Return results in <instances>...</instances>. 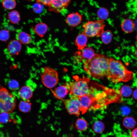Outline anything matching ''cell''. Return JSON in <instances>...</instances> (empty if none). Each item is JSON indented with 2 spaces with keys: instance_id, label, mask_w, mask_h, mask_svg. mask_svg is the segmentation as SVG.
<instances>
[{
  "instance_id": "obj_1",
  "label": "cell",
  "mask_w": 137,
  "mask_h": 137,
  "mask_svg": "<svg viewBox=\"0 0 137 137\" xmlns=\"http://www.w3.org/2000/svg\"><path fill=\"white\" fill-rule=\"evenodd\" d=\"M109 58L104 54L95 53L92 58L85 61L84 69L93 78H103L106 76L108 71Z\"/></svg>"
},
{
  "instance_id": "obj_2",
  "label": "cell",
  "mask_w": 137,
  "mask_h": 137,
  "mask_svg": "<svg viewBox=\"0 0 137 137\" xmlns=\"http://www.w3.org/2000/svg\"><path fill=\"white\" fill-rule=\"evenodd\" d=\"M109 66L106 76L112 82H127L133 79V72L128 70L121 61L110 57Z\"/></svg>"
},
{
  "instance_id": "obj_3",
  "label": "cell",
  "mask_w": 137,
  "mask_h": 137,
  "mask_svg": "<svg viewBox=\"0 0 137 137\" xmlns=\"http://www.w3.org/2000/svg\"><path fill=\"white\" fill-rule=\"evenodd\" d=\"M16 104L14 95L0 84V113H11L15 109Z\"/></svg>"
},
{
  "instance_id": "obj_4",
  "label": "cell",
  "mask_w": 137,
  "mask_h": 137,
  "mask_svg": "<svg viewBox=\"0 0 137 137\" xmlns=\"http://www.w3.org/2000/svg\"><path fill=\"white\" fill-rule=\"evenodd\" d=\"M89 79L88 77H83L76 81L70 82V94L78 97L90 94L89 87Z\"/></svg>"
},
{
  "instance_id": "obj_5",
  "label": "cell",
  "mask_w": 137,
  "mask_h": 137,
  "mask_svg": "<svg viewBox=\"0 0 137 137\" xmlns=\"http://www.w3.org/2000/svg\"><path fill=\"white\" fill-rule=\"evenodd\" d=\"M105 26L103 20L88 21L82 25L83 32L88 37H100Z\"/></svg>"
},
{
  "instance_id": "obj_6",
  "label": "cell",
  "mask_w": 137,
  "mask_h": 137,
  "mask_svg": "<svg viewBox=\"0 0 137 137\" xmlns=\"http://www.w3.org/2000/svg\"><path fill=\"white\" fill-rule=\"evenodd\" d=\"M41 80L43 84L49 88L55 86L59 81L58 74L54 68L45 66L41 74Z\"/></svg>"
},
{
  "instance_id": "obj_7",
  "label": "cell",
  "mask_w": 137,
  "mask_h": 137,
  "mask_svg": "<svg viewBox=\"0 0 137 137\" xmlns=\"http://www.w3.org/2000/svg\"><path fill=\"white\" fill-rule=\"evenodd\" d=\"M63 103L68 112L71 114L78 116L82 112V106L79 97L72 95L70 99L60 100Z\"/></svg>"
},
{
  "instance_id": "obj_8",
  "label": "cell",
  "mask_w": 137,
  "mask_h": 137,
  "mask_svg": "<svg viewBox=\"0 0 137 137\" xmlns=\"http://www.w3.org/2000/svg\"><path fill=\"white\" fill-rule=\"evenodd\" d=\"M95 54L92 48L87 47L81 50L76 52L74 54V58L76 62H81L92 58Z\"/></svg>"
},
{
  "instance_id": "obj_9",
  "label": "cell",
  "mask_w": 137,
  "mask_h": 137,
  "mask_svg": "<svg viewBox=\"0 0 137 137\" xmlns=\"http://www.w3.org/2000/svg\"><path fill=\"white\" fill-rule=\"evenodd\" d=\"M71 0H51L48 7L50 11L58 13L66 8Z\"/></svg>"
},
{
  "instance_id": "obj_10",
  "label": "cell",
  "mask_w": 137,
  "mask_h": 137,
  "mask_svg": "<svg viewBox=\"0 0 137 137\" xmlns=\"http://www.w3.org/2000/svg\"><path fill=\"white\" fill-rule=\"evenodd\" d=\"M82 15L79 12L70 13L67 16L66 22L70 27H74L78 26L81 22Z\"/></svg>"
},
{
  "instance_id": "obj_11",
  "label": "cell",
  "mask_w": 137,
  "mask_h": 137,
  "mask_svg": "<svg viewBox=\"0 0 137 137\" xmlns=\"http://www.w3.org/2000/svg\"><path fill=\"white\" fill-rule=\"evenodd\" d=\"M51 90L54 96L56 98L60 100L63 99L70 91L69 83H66L64 85L56 88L54 91Z\"/></svg>"
},
{
  "instance_id": "obj_12",
  "label": "cell",
  "mask_w": 137,
  "mask_h": 137,
  "mask_svg": "<svg viewBox=\"0 0 137 137\" xmlns=\"http://www.w3.org/2000/svg\"><path fill=\"white\" fill-rule=\"evenodd\" d=\"M7 50L11 55H17L21 49V43L17 40H12L9 43L7 46Z\"/></svg>"
},
{
  "instance_id": "obj_13",
  "label": "cell",
  "mask_w": 137,
  "mask_h": 137,
  "mask_svg": "<svg viewBox=\"0 0 137 137\" xmlns=\"http://www.w3.org/2000/svg\"><path fill=\"white\" fill-rule=\"evenodd\" d=\"M88 37L83 31L77 36L74 42L78 51L81 50L87 47Z\"/></svg>"
},
{
  "instance_id": "obj_14",
  "label": "cell",
  "mask_w": 137,
  "mask_h": 137,
  "mask_svg": "<svg viewBox=\"0 0 137 137\" xmlns=\"http://www.w3.org/2000/svg\"><path fill=\"white\" fill-rule=\"evenodd\" d=\"M121 26L123 31L127 33H130L132 32L135 28V24L134 22L131 19H126L122 22Z\"/></svg>"
},
{
  "instance_id": "obj_15",
  "label": "cell",
  "mask_w": 137,
  "mask_h": 137,
  "mask_svg": "<svg viewBox=\"0 0 137 137\" xmlns=\"http://www.w3.org/2000/svg\"><path fill=\"white\" fill-rule=\"evenodd\" d=\"M19 95L21 98L24 100H27L32 96L33 92L31 88L27 85L22 87L19 92Z\"/></svg>"
},
{
  "instance_id": "obj_16",
  "label": "cell",
  "mask_w": 137,
  "mask_h": 137,
  "mask_svg": "<svg viewBox=\"0 0 137 137\" xmlns=\"http://www.w3.org/2000/svg\"><path fill=\"white\" fill-rule=\"evenodd\" d=\"M16 38L21 44H27L31 41V38L29 34L23 31L17 33Z\"/></svg>"
},
{
  "instance_id": "obj_17",
  "label": "cell",
  "mask_w": 137,
  "mask_h": 137,
  "mask_svg": "<svg viewBox=\"0 0 137 137\" xmlns=\"http://www.w3.org/2000/svg\"><path fill=\"white\" fill-rule=\"evenodd\" d=\"M123 125L125 128L128 129L133 128L136 125L135 119L131 116H126L123 119Z\"/></svg>"
},
{
  "instance_id": "obj_18",
  "label": "cell",
  "mask_w": 137,
  "mask_h": 137,
  "mask_svg": "<svg viewBox=\"0 0 137 137\" xmlns=\"http://www.w3.org/2000/svg\"><path fill=\"white\" fill-rule=\"evenodd\" d=\"M9 22L13 24L18 23L20 20V16L19 12L14 10L10 11L8 15Z\"/></svg>"
},
{
  "instance_id": "obj_19",
  "label": "cell",
  "mask_w": 137,
  "mask_h": 137,
  "mask_svg": "<svg viewBox=\"0 0 137 137\" xmlns=\"http://www.w3.org/2000/svg\"><path fill=\"white\" fill-rule=\"evenodd\" d=\"M47 26L45 24L41 23L37 24L35 28V32L38 36L42 37L46 32Z\"/></svg>"
},
{
  "instance_id": "obj_20",
  "label": "cell",
  "mask_w": 137,
  "mask_h": 137,
  "mask_svg": "<svg viewBox=\"0 0 137 137\" xmlns=\"http://www.w3.org/2000/svg\"><path fill=\"white\" fill-rule=\"evenodd\" d=\"M118 90L121 96L125 97L130 96L133 92L131 88L128 85L122 86Z\"/></svg>"
},
{
  "instance_id": "obj_21",
  "label": "cell",
  "mask_w": 137,
  "mask_h": 137,
  "mask_svg": "<svg viewBox=\"0 0 137 137\" xmlns=\"http://www.w3.org/2000/svg\"><path fill=\"white\" fill-rule=\"evenodd\" d=\"M101 37L103 43L107 44L111 41L113 37V34L111 31L108 30L104 31Z\"/></svg>"
},
{
  "instance_id": "obj_22",
  "label": "cell",
  "mask_w": 137,
  "mask_h": 137,
  "mask_svg": "<svg viewBox=\"0 0 137 137\" xmlns=\"http://www.w3.org/2000/svg\"><path fill=\"white\" fill-rule=\"evenodd\" d=\"M31 104L27 100L21 101L19 105L20 111L24 113L29 112L31 109Z\"/></svg>"
},
{
  "instance_id": "obj_23",
  "label": "cell",
  "mask_w": 137,
  "mask_h": 137,
  "mask_svg": "<svg viewBox=\"0 0 137 137\" xmlns=\"http://www.w3.org/2000/svg\"><path fill=\"white\" fill-rule=\"evenodd\" d=\"M2 6L5 9L10 10L14 8L16 5L15 0H3Z\"/></svg>"
},
{
  "instance_id": "obj_24",
  "label": "cell",
  "mask_w": 137,
  "mask_h": 137,
  "mask_svg": "<svg viewBox=\"0 0 137 137\" xmlns=\"http://www.w3.org/2000/svg\"><path fill=\"white\" fill-rule=\"evenodd\" d=\"M76 125L78 129L81 131L85 130L87 127L86 122L82 118H79L77 119L76 122Z\"/></svg>"
},
{
  "instance_id": "obj_25",
  "label": "cell",
  "mask_w": 137,
  "mask_h": 137,
  "mask_svg": "<svg viewBox=\"0 0 137 137\" xmlns=\"http://www.w3.org/2000/svg\"><path fill=\"white\" fill-rule=\"evenodd\" d=\"M97 15L99 20H104L106 19L109 15L108 10L105 8L99 9L97 12Z\"/></svg>"
},
{
  "instance_id": "obj_26",
  "label": "cell",
  "mask_w": 137,
  "mask_h": 137,
  "mask_svg": "<svg viewBox=\"0 0 137 137\" xmlns=\"http://www.w3.org/2000/svg\"><path fill=\"white\" fill-rule=\"evenodd\" d=\"M9 31L6 29H3L0 30V40L2 42H6L10 37Z\"/></svg>"
},
{
  "instance_id": "obj_27",
  "label": "cell",
  "mask_w": 137,
  "mask_h": 137,
  "mask_svg": "<svg viewBox=\"0 0 137 137\" xmlns=\"http://www.w3.org/2000/svg\"><path fill=\"white\" fill-rule=\"evenodd\" d=\"M8 85L9 88L12 91L17 90L19 87V84L18 82L14 79L10 80L8 82Z\"/></svg>"
},
{
  "instance_id": "obj_28",
  "label": "cell",
  "mask_w": 137,
  "mask_h": 137,
  "mask_svg": "<svg viewBox=\"0 0 137 137\" xmlns=\"http://www.w3.org/2000/svg\"><path fill=\"white\" fill-rule=\"evenodd\" d=\"M94 131L97 133L101 132L104 129V125L100 122L97 121L94 124L93 126Z\"/></svg>"
},
{
  "instance_id": "obj_29",
  "label": "cell",
  "mask_w": 137,
  "mask_h": 137,
  "mask_svg": "<svg viewBox=\"0 0 137 137\" xmlns=\"http://www.w3.org/2000/svg\"><path fill=\"white\" fill-rule=\"evenodd\" d=\"M33 9L34 11L36 13H40L42 12V6L40 3H37L33 5Z\"/></svg>"
},
{
  "instance_id": "obj_30",
  "label": "cell",
  "mask_w": 137,
  "mask_h": 137,
  "mask_svg": "<svg viewBox=\"0 0 137 137\" xmlns=\"http://www.w3.org/2000/svg\"><path fill=\"white\" fill-rule=\"evenodd\" d=\"M9 114L5 112L0 113V121H6L9 118Z\"/></svg>"
},
{
  "instance_id": "obj_31",
  "label": "cell",
  "mask_w": 137,
  "mask_h": 137,
  "mask_svg": "<svg viewBox=\"0 0 137 137\" xmlns=\"http://www.w3.org/2000/svg\"><path fill=\"white\" fill-rule=\"evenodd\" d=\"M51 0H36L37 3L41 4L46 6L49 5Z\"/></svg>"
},
{
  "instance_id": "obj_32",
  "label": "cell",
  "mask_w": 137,
  "mask_h": 137,
  "mask_svg": "<svg viewBox=\"0 0 137 137\" xmlns=\"http://www.w3.org/2000/svg\"><path fill=\"white\" fill-rule=\"evenodd\" d=\"M131 137H137V128L132 130L131 133Z\"/></svg>"
},
{
  "instance_id": "obj_33",
  "label": "cell",
  "mask_w": 137,
  "mask_h": 137,
  "mask_svg": "<svg viewBox=\"0 0 137 137\" xmlns=\"http://www.w3.org/2000/svg\"><path fill=\"white\" fill-rule=\"evenodd\" d=\"M132 95L133 98L134 99L137 100V89L133 92Z\"/></svg>"
},
{
  "instance_id": "obj_34",
  "label": "cell",
  "mask_w": 137,
  "mask_h": 137,
  "mask_svg": "<svg viewBox=\"0 0 137 137\" xmlns=\"http://www.w3.org/2000/svg\"><path fill=\"white\" fill-rule=\"evenodd\" d=\"M135 55L136 57H137V49L136 50L135 52Z\"/></svg>"
},
{
  "instance_id": "obj_35",
  "label": "cell",
  "mask_w": 137,
  "mask_h": 137,
  "mask_svg": "<svg viewBox=\"0 0 137 137\" xmlns=\"http://www.w3.org/2000/svg\"><path fill=\"white\" fill-rule=\"evenodd\" d=\"M136 40L137 41V34L136 36Z\"/></svg>"
}]
</instances>
